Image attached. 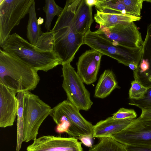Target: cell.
I'll list each match as a JSON object with an SVG mask.
<instances>
[{"label":"cell","mask_w":151,"mask_h":151,"mask_svg":"<svg viewBox=\"0 0 151 151\" xmlns=\"http://www.w3.org/2000/svg\"><path fill=\"white\" fill-rule=\"evenodd\" d=\"M92 6L86 0H78L75 12L74 24L78 33L85 35L90 30L93 22Z\"/></svg>","instance_id":"obj_16"},{"label":"cell","mask_w":151,"mask_h":151,"mask_svg":"<svg viewBox=\"0 0 151 151\" xmlns=\"http://www.w3.org/2000/svg\"><path fill=\"white\" fill-rule=\"evenodd\" d=\"M35 1L29 12V19L27 27V37L29 42L35 46L39 37L43 33L40 25L38 24Z\"/></svg>","instance_id":"obj_19"},{"label":"cell","mask_w":151,"mask_h":151,"mask_svg":"<svg viewBox=\"0 0 151 151\" xmlns=\"http://www.w3.org/2000/svg\"><path fill=\"white\" fill-rule=\"evenodd\" d=\"M54 42L53 32L43 33L38 39L35 45L38 51L42 52H52Z\"/></svg>","instance_id":"obj_24"},{"label":"cell","mask_w":151,"mask_h":151,"mask_svg":"<svg viewBox=\"0 0 151 151\" xmlns=\"http://www.w3.org/2000/svg\"><path fill=\"white\" fill-rule=\"evenodd\" d=\"M83 43L91 49L110 57L126 66L132 63L139 66L141 60L142 47L130 48L115 45L108 39L91 30L84 35Z\"/></svg>","instance_id":"obj_4"},{"label":"cell","mask_w":151,"mask_h":151,"mask_svg":"<svg viewBox=\"0 0 151 151\" xmlns=\"http://www.w3.org/2000/svg\"><path fill=\"white\" fill-rule=\"evenodd\" d=\"M37 22L38 23V24L39 25H41L44 22V19L43 18H42L41 17H40L38 19H37Z\"/></svg>","instance_id":"obj_34"},{"label":"cell","mask_w":151,"mask_h":151,"mask_svg":"<svg viewBox=\"0 0 151 151\" xmlns=\"http://www.w3.org/2000/svg\"><path fill=\"white\" fill-rule=\"evenodd\" d=\"M62 66V86L66 93L67 100L79 110H88L93 102L84 82L70 63H64Z\"/></svg>","instance_id":"obj_6"},{"label":"cell","mask_w":151,"mask_h":151,"mask_svg":"<svg viewBox=\"0 0 151 151\" xmlns=\"http://www.w3.org/2000/svg\"><path fill=\"white\" fill-rule=\"evenodd\" d=\"M17 93L0 83V127L13 125L17 116L18 100Z\"/></svg>","instance_id":"obj_13"},{"label":"cell","mask_w":151,"mask_h":151,"mask_svg":"<svg viewBox=\"0 0 151 151\" xmlns=\"http://www.w3.org/2000/svg\"><path fill=\"white\" fill-rule=\"evenodd\" d=\"M109 137L125 146H151V119L139 116L124 129Z\"/></svg>","instance_id":"obj_9"},{"label":"cell","mask_w":151,"mask_h":151,"mask_svg":"<svg viewBox=\"0 0 151 151\" xmlns=\"http://www.w3.org/2000/svg\"><path fill=\"white\" fill-rule=\"evenodd\" d=\"M147 88L143 86L138 81L134 80L131 82V86L129 90V98L131 99L142 98L146 92Z\"/></svg>","instance_id":"obj_25"},{"label":"cell","mask_w":151,"mask_h":151,"mask_svg":"<svg viewBox=\"0 0 151 151\" xmlns=\"http://www.w3.org/2000/svg\"><path fill=\"white\" fill-rule=\"evenodd\" d=\"M140 116L143 118L151 119V107L142 109Z\"/></svg>","instance_id":"obj_31"},{"label":"cell","mask_w":151,"mask_h":151,"mask_svg":"<svg viewBox=\"0 0 151 151\" xmlns=\"http://www.w3.org/2000/svg\"><path fill=\"white\" fill-rule=\"evenodd\" d=\"M18 109L17 116V136L16 151H19L23 142L24 125L23 116V92L17 93Z\"/></svg>","instance_id":"obj_21"},{"label":"cell","mask_w":151,"mask_h":151,"mask_svg":"<svg viewBox=\"0 0 151 151\" xmlns=\"http://www.w3.org/2000/svg\"><path fill=\"white\" fill-rule=\"evenodd\" d=\"M34 0H0V45L28 14Z\"/></svg>","instance_id":"obj_7"},{"label":"cell","mask_w":151,"mask_h":151,"mask_svg":"<svg viewBox=\"0 0 151 151\" xmlns=\"http://www.w3.org/2000/svg\"><path fill=\"white\" fill-rule=\"evenodd\" d=\"M102 55L91 49L86 50L79 57L77 72L85 83L90 85L96 81Z\"/></svg>","instance_id":"obj_12"},{"label":"cell","mask_w":151,"mask_h":151,"mask_svg":"<svg viewBox=\"0 0 151 151\" xmlns=\"http://www.w3.org/2000/svg\"><path fill=\"white\" fill-rule=\"evenodd\" d=\"M43 10L46 15L45 27L47 32L51 31V24L55 16L59 17L62 13L63 8L58 6L54 0H45Z\"/></svg>","instance_id":"obj_23"},{"label":"cell","mask_w":151,"mask_h":151,"mask_svg":"<svg viewBox=\"0 0 151 151\" xmlns=\"http://www.w3.org/2000/svg\"><path fill=\"white\" fill-rule=\"evenodd\" d=\"M52 108L39 97L29 91L23 92V116L24 131L23 142L37 139L39 129L50 115Z\"/></svg>","instance_id":"obj_5"},{"label":"cell","mask_w":151,"mask_h":151,"mask_svg":"<svg viewBox=\"0 0 151 151\" xmlns=\"http://www.w3.org/2000/svg\"><path fill=\"white\" fill-rule=\"evenodd\" d=\"M98 0H86L87 4L91 6H95L98 2Z\"/></svg>","instance_id":"obj_32"},{"label":"cell","mask_w":151,"mask_h":151,"mask_svg":"<svg viewBox=\"0 0 151 151\" xmlns=\"http://www.w3.org/2000/svg\"><path fill=\"white\" fill-rule=\"evenodd\" d=\"M130 105L137 106L141 110L151 107V86L147 88L143 96L139 99H131Z\"/></svg>","instance_id":"obj_26"},{"label":"cell","mask_w":151,"mask_h":151,"mask_svg":"<svg viewBox=\"0 0 151 151\" xmlns=\"http://www.w3.org/2000/svg\"><path fill=\"white\" fill-rule=\"evenodd\" d=\"M89 151H127L126 146L110 137L100 139Z\"/></svg>","instance_id":"obj_22"},{"label":"cell","mask_w":151,"mask_h":151,"mask_svg":"<svg viewBox=\"0 0 151 151\" xmlns=\"http://www.w3.org/2000/svg\"><path fill=\"white\" fill-rule=\"evenodd\" d=\"M0 46L3 50L16 56L37 71L47 72L63 64L54 52L38 51L35 46L16 33L10 35Z\"/></svg>","instance_id":"obj_3"},{"label":"cell","mask_w":151,"mask_h":151,"mask_svg":"<svg viewBox=\"0 0 151 151\" xmlns=\"http://www.w3.org/2000/svg\"><path fill=\"white\" fill-rule=\"evenodd\" d=\"M82 143L74 137L45 135L37 138L27 151H83Z\"/></svg>","instance_id":"obj_11"},{"label":"cell","mask_w":151,"mask_h":151,"mask_svg":"<svg viewBox=\"0 0 151 151\" xmlns=\"http://www.w3.org/2000/svg\"><path fill=\"white\" fill-rule=\"evenodd\" d=\"M78 0H67L62 13L51 30L54 33V52L63 64L71 63L80 47L84 35L77 32L74 24L75 12ZM62 64V65H63Z\"/></svg>","instance_id":"obj_1"},{"label":"cell","mask_w":151,"mask_h":151,"mask_svg":"<svg viewBox=\"0 0 151 151\" xmlns=\"http://www.w3.org/2000/svg\"><path fill=\"white\" fill-rule=\"evenodd\" d=\"M140 17L128 14H110L101 12L96 10L94 19L95 22L100 25L105 27L127 24L132 22L139 21Z\"/></svg>","instance_id":"obj_17"},{"label":"cell","mask_w":151,"mask_h":151,"mask_svg":"<svg viewBox=\"0 0 151 151\" xmlns=\"http://www.w3.org/2000/svg\"><path fill=\"white\" fill-rule=\"evenodd\" d=\"M128 66L129 67L130 69L134 71L137 68L138 66L135 64L132 63L130 64Z\"/></svg>","instance_id":"obj_33"},{"label":"cell","mask_w":151,"mask_h":151,"mask_svg":"<svg viewBox=\"0 0 151 151\" xmlns=\"http://www.w3.org/2000/svg\"><path fill=\"white\" fill-rule=\"evenodd\" d=\"M92 138V136L83 135L76 138L79 139L85 145L91 148L93 147L91 139Z\"/></svg>","instance_id":"obj_30"},{"label":"cell","mask_w":151,"mask_h":151,"mask_svg":"<svg viewBox=\"0 0 151 151\" xmlns=\"http://www.w3.org/2000/svg\"><path fill=\"white\" fill-rule=\"evenodd\" d=\"M115 75L109 69L105 70L101 74L95 88L94 97L104 99L116 88H119Z\"/></svg>","instance_id":"obj_18"},{"label":"cell","mask_w":151,"mask_h":151,"mask_svg":"<svg viewBox=\"0 0 151 151\" xmlns=\"http://www.w3.org/2000/svg\"><path fill=\"white\" fill-rule=\"evenodd\" d=\"M52 108L64 115L70 123L69 135L74 137L83 135L93 137V125L84 118L77 108L67 100L60 103Z\"/></svg>","instance_id":"obj_10"},{"label":"cell","mask_w":151,"mask_h":151,"mask_svg":"<svg viewBox=\"0 0 151 151\" xmlns=\"http://www.w3.org/2000/svg\"><path fill=\"white\" fill-rule=\"evenodd\" d=\"M37 72L16 56L0 49V83L17 93L30 91L40 80Z\"/></svg>","instance_id":"obj_2"},{"label":"cell","mask_w":151,"mask_h":151,"mask_svg":"<svg viewBox=\"0 0 151 151\" xmlns=\"http://www.w3.org/2000/svg\"><path fill=\"white\" fill-rule=\"evenodd\" d=\"M124 4L127 6L134 13L135 16L140 17L142 4L145 0H121Z\"/></svg>","instance_id":"obj_28"},{"label":"cell","mask_w":151,"mask_h":151,"mask_svg":"<svg viewBox=\"0 0 151 151\" xmlns=\"http://www.w3.org/2000/svg\"><path fill=\"white\" fill-rule=\"evenodd\" d=\"M134 119H114L110 116L101 120L93 126V137H109L124 129Z\"/></svg>","instance_id":"obj_14"},{"label":"cell","mask_w":151,"mask_h":151,"mask_svg":"<svg viewBox=\"0 0 151 151\" xmlns=\"http://www.w3.org/2000/svg\"><path fill=\"white\" fill-rule=\"evenodd\" d=\"M127 151H151V146L143 145L126 146Z\"/></svg>","instance_id":"obj_29"},{"label":"cell","mask_w":151,"mask_h":151,"mask_svg":"<svg viewBox=\"0 0 151 151\" xmlns=\"http://www.w3.org/2000/svg\"><path fill=\"white\" fill-rule=\"evenodd\" d=\"M95 6L96 10L101 12L110 14H126L135 16L133 12L120 0H98Z\"/></svg>","instance_id":"obj_20"},{"label":"cell","mask_w":151,"mask_h":151,"mask_svg":"<svg viewBox=\"0 0 151 151\" xmlns=\"http://www.w3.org/2000/svg\"><path fill=\"white\" fill-rule=\"evenodd\" d=\"M140 61L145 64L146 68L142 73L133 75L134 77V80L148 88L151 86V22L147 27L146 35L142 46Z\"/></svg>","instance_id":"obj_15"},{"label":"cell","mask_w":151,"mask_h":151,"mask_svg":"<svg viewBox=\"0 0 151 151\" xmlns=\"http://www.w3.org/2000/svg\"><path fill=\"white\" fill-rule=\"evenodd\" d=\"M94 32L108 39L115 45L137 48L142 47L143 45L141 33L134 22L109 27L100 26Z\"/></svg>","instance_id":"obj_8"},{"label":"cell","mask_w":151,"mask_h":151,"mask_svg":"<svg viewBox=\"0 0 151 151\" xmlns=\"http://www.w3.org/2000/svg\"><path fill=\"white\" fill-rule=\"evenodd\" d=\"M137 116V114L133 109L122 108L113 114L111 117L114 119H134Z\"/></svg>","instance_id":"obj_27"}]
</instances>
